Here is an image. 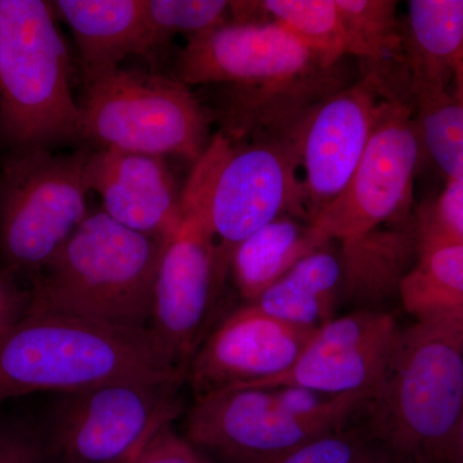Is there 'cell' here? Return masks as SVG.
I'll return each mask as SVG.
<instances>
[{
    "label": "cell",
    "instance_id": "obj_14",
    "mask_svg": "<svg viewBox=\"0 0 463 463\" xmlns=\"http://www.w3.org/2000/svg\"><path fill=\"white\" fill-rule=\"evenodd\" d=\"M383 105L379 88L364 78L323 100L294 128L309 222L349 184Z\"/></svg>",
    "mask_w": 463,
    "mask_h": 463
},
{
    "label": "cell",
    "instance_id": "obj_31",
    "mask_svg": "<svg viewBox=\"0 0 463 463\" xmlns=\"http://www.w3.org/2000/svg\"><path fill=\"white\" fill-rule=\"evenodd\" d=\"M30 300V288H21L8 273H0V337L26 316Z\"/></svg>",
    "mask_w": 463,
    "mask_h": 463
},
{
    "label": "cell",
    "instance_id": "obj_23",
    "mask_svg": "<svg viewBox=\"0 0 463 463\" xmlns=\"http://www.w3.org/2000/svg\"><path fill=\"white\" fill-rule=\"evenodd\" d=\"M399 298L413 317L463 307V243L417 250Z\"/></svg>",
    "mask_w": 463,
    "mask_h": 463
},
{
    "label": "cell",
    "instance_id": "obj_7",
    "mask_svg": "<svg viewBox=\"0 0 463 463\" xmlns=\"http://www.w3.org/2000/svg\"><path fill=\"white\" fill-rule=\"evenodd\" d=\"M373 395H323L307 390L236 388L194 399L188 440L224 463L277 455L364 414Z\"/></svg>",
    "mask_w": 463,
    "mask_h": 463
},
{
    "label": "cell",
    "instance_id": "obj_20",
    "mask_svg": "<svg viewBox=\"0 0 463 463\" xmlns=\"http://www.w3.org/2000/svg\"><path fill=\"white\" fill-rule=\"evenodd\" d=\"M325 245L309 222L281 216L233 250L230 269L234 285L246 303H251L301 259Z\"/></svg>",
    "mask_w": 463,
    "mask_h": 463
},
{
    "label": "cell",
    "instance_id": "obj_27",
    "mask_svg": "<svg viewBox=\"0 0 463 463\" xmlns=\"http://www.w3.org/2000/svg\"><path fill=\"white\" fill-rule=\"evenodd\" d=\"M373 443L365 425L352 422L277 455L230 463H356Z\"/></svg>",
    "mask_w": 463,
    "mask_h": 463
},
{
    "label": "cell",
    "instance_id": "obj_32",
    "mask_svg": "<svg viewBox=\"0 0 463 463\" xmlns=\"http://www.w3.org/2000/svg\"><path fill=\"white\" fill-rule=\"evenodd\" d=\"M356 463H395V461L385 448L373 441Z\"/></svg>",
    "mask_w": 463,
    "mask_h": 463
},
{
    "label": "cell",
    "instance_id": "obj_3",
    "mask_svg": "<svg viewBox=\"0 0 463 463\" xmlns=\"http://www.w3.org/2000/svg\"><path fill=\"white\" fill-rule=\"evenodd\" d=\"M185 380L148 328L58 313H26L0 337V403L33 392H78L115 381Z\"/></svg>",
    "mask_w": 463,
    "mask_h": 463
},
{
    "label": "cell",
    "instance_id": "obj_18",
    "mask_svg": "<svg viewBox=\"0 0 463 463\" xmlns=\"http://www.w3.org/2000/svg\"><path fill=\"white\" fill-rule=\"evenodd\" d=\"M405 36L413 99L448 93L463 99V0H411Z\"/></svg>",
    "mask_w": 463,
    "mask_h": 463
},
{
    "label": "cell",
    "instance_id": "obj_24",
    "mask_svg": "<svg viewBox=\"0 0 463 463\" xmlns=\"http://www.w3.org/2000/svg\"><path fill=\"white\" fill-rule=\"evenodd\" d=\"M263 16L288 30L327 65H340L346 56L343 21L335 0H264Z\"/></svg>",
    "mask_w": 463,
    "mask_h": 463
},
{
    "label": "cell",
    "instance_id": "obj_11",
    "mask_svg": "<svg viewBox=\"0 0 463 463\" xmlns=\"http://www.w3.org/2000/svg\"><path fill=\"white\" fill-rule=\"evenodd\" d=\"M414 100L385 99L364 157L343 194L309 222L326 243L362 239L412 205L422 142Z\"/></svg>",
    "mask_w": 463,
    "mask_h": 463
},
{
    "label": "cell",
    "instance_id": "obj_28",
    "mask_svg": "<svg viewBox=\"0 0 463 463\" xmlns=\"http://www.w3.org/2000/svg\"><path fill=\"white\" fill-rule=\"evenodd\" d=\"M417 250L463 243V182L449 181L420 215Z\"/></svg>",
    "mask_w": 463,
    "mask_h": 463
},
{
    "label": "cell",
    "instance_id": "obj_13",
    "mask_svg": "<svg viewBox=\"0 0 463 463\" xmlns=\"http://www.w3.org/2000/svg\"><path fill=\"white\" fill-rule=\"evenodd\" d=\"M401 326L388 312L358 309L312 335L288 371L248 388L288 386L323 395H373L385 376Z\"/></svg>",
    "mask_w": 463,
    "mask_h": 463
},
{
    "label": "cell",
    "instance_id": "obj_9",
    "mask_svg": "<svg viewBox=\"0 0 463 463\" xmlns=\"http://www.w3.org/2000/svg\"><path fill=\"white\" fill-rule=\"evenodd\" d=\"M50 149L14 152L0 174V255L9 276H39L90 215L85 163Z\"/></svg>",
    "mask_w": 463,
    "mask_h": 463
},
{
    "label": "cell",
    "instance_id": "obj_4",
    "mask_svg": "<svg viewBox=\"0 0 463 463\" xmlns=\"http://www.w3.org/2000/svg\"><path fill=\"white\" fill-rule=\"evenodd\" d=\"M93 213L30 286L27 313H58L127 328H148L164 249Z\"/></svg>",
    "mask_w": 463,
    "mask_h": 463
},
{
    "label": "cell",
    "instance_id": "obj_22",
    "mask_svg": "<svg viewBox=\"0 0 463 463\" xmlns=\"http://www.w3.org/2000/svg\"><path fill=\"white\" fill-rule=\"evenodd\" d=\"M343 298L373 303L398 294L410 272L411 255L417 250L416 231H374L362 239L340 243Z\"/></svg>",
    "mask_w": 463,
    "mask_h": 463
},
{
    "label": "cell",
    "instance_id": "obj_33",
    "mask_svg": "<svg viewBox=\"0 0 463 463\" xmlns=\"http://www.w3.org/2000/svg\"><path fill=\"white\" fill-rule=\"evenodd\" d=\"M453 463H463V410L461 419H459L458 430H457L455 457Z\"/></svg>",
    "mask_w": 463,
    "mask_h": 463
},
{
    "label": "cell",
    "instance_id": "obj_2",
    "mask_svg": "<svg viewBox=\"0 0 463 463\" xmlns=\"http://www.w3.org/2000/svg\"><path fill=\"white\" fill-rule=\"evenodd\" d=\"M463 410V307L401 327L385 376L362 416L395 463H453Z\"/></svg>",
    "mask_w": 463,
    "mask_h": 463
},
{
    "label": "cell",
    "instance_id": "obj_21",
    "mask_svg": "<svg viewBox=\"0 0 463 463\" xmlns=\"http://www.w3.org/2000/svg\"><path fill=\"white\" fill-rule=\"evenodd\" d=\"M345 35L346 54L365 66L364 78L388 97L392 65L407 72L405 36L397 18V2L392 0H335Z\"/></svg>",
    "mask_w": 463,
    "mask_h": 463
},
{
    "label": "cell",
    "instance_id": "obj_8",
    "mask_svg": "<svg viewBox=\"0 0 463 463\" xmlns=\"http://www.w3.org/2000/svg\"><path fill=\"white\" fill-rule=\"evenodd\" d=\"M80 138L100 147L196 163L209 145L205 109L178 78L109 70L85 81Z\"/></svg>",
    "mask_w": 463,
    "mask_h": 463
},
{
    "label": "cell",
    "instance_id": "obj_6",
    "mask_svg": "<svg viewBox=\"0 0 463 463\" xmlns=\"http://www.w3.org/2000/svg\"><path fill=\"white\" fill-rule=\"evenodd\" d=\"M0 136L14 152L80 138L69 53L52 3L0 0Z\"/></svg>",
    "mask_w": 463,
    "mask_h": 463
},
{
    "label": "cell",
    "instance_id": "obj_34",
    "mask_svg": "<svg viewBox=\"0 0 463 463\" xmlns=\"http://www.w3.org/2000/svg\"><path fill=\"white\" fill-rule=\"evenodd\" d=\"M138 455V453H137ZM137 455L127 457V458L121 459V461H118L115 463H133L134 458H136Z\"/></svg>",
    "mask_w": 463,
    "mask_h": 463
},
{
    "label": "cell",
    "instance_id": "obj_16",
    "mask_svg": "<svg viewBox=\"0 0 463 463\" xmlns=\"http://www.w3.org/2000/svg\"><path fill=\"white\" fill-rule=\"evenodd\" d=\"M85 182L128 230L166 242L181 228L183 191L164 157L100 148L88 155Z\"/></svg>",
    "mask_w": 463,
    "mask_h": 463
},
{
    "label": "cell",
    "instance_id": "obj_29",
    "mask_svg": "<svg viewBox=\"0 0 463 463\" xmlns=\"http://www.w3.org/2000/svg\"><path fill=\"white\" fill-rule=\"evenodd\" d=\"M44 435L24 421L0 422V463H52Z\"/></svg>",
    "mask_w": 463,
    "mask_h": 463
},
{
    "label": "cell",
    "instance_id": "obj_1",
    "mask_svg": "<svg viewBox=\"0 0 463 463\" xmlns=\"http://www.w3.org/2000/svg\"><path fill=\"white\" fill-rule=\"evenodd\" d=\"M330 66L272 21L230 23L191 36L176 63L185 85L234 88L223 134L232 139L285 133L345 87Z\"/></svg>",
    "mask_w": 463,
    "mask_h": 463
},
{
    "label": "cell",
    "instance_id": "obj_19",
    "mask_svg": "<svg viewBox=\"0 0 463 463\" xmlns=\"http://www.w3.org/2000/svg\"><path fill=\"white\" fill-rule=\"evenodd\" d=\"M343 285V261L327 243L301 259L257 300L246 304L294 327L317 331L336 317Z\"/></svg>",
    "mask_w": 463,
    "mask_h": 463
},
{
    "label": "cell",
    "instance_id": "obj_5",
    "mask_svg": "<svg viewBox=\"0 0 463 463\" xmlns=\"http://www.w3.org/2000/svg\"><path fill=\"white\" fill-rule=\"evenodd\" d=\"M248 139L216 134L183 190V213L205 223L225 272L233 250L264 225L286 215L309 222L294 129Z\"/></svg>",
    "mask_w": 463,
    "mask_h": 463
},
{
    "label": "cell",
    "instance_id": "obj_30",
    "mask_svg": "<svg viewBox=\"0 0 463 463\" xmlns=\"http://www.w3.org/2000/svg\"><path fill=\"white\" fill-rule=\"evenodd\" d=\"M133 463H212L201 455L199 448L188 439L179 437L169 428V423L158 429Z\"/></svg>",
    "mask_w": 463,
    "mask_h": 463
},
{
    "label": "cell",
    "instance_id": "obj_15",
    "mask_svg": "<svg viewBox=\"0 0 463 463\" xmlns=\"http://www.w3.org/2000/svg\"><path fill=\"white\" fill-rule=\"evenodd\" d=\"M315 332L245 304L212 328L192 359L185 379L194 399L279 376L295 364Z\"/></svg>",
    "mask_w": 463,
    "mask_h": 463
},
{
    "label": "cell",
    "instance_id": "obj_12",
    "mask_svg": "<svg viewBox=\"0 0 463 463\" xmlns=\"http://www.w3.org/2000/svg\"><path fill=\"white\" fill-rule=\"evenodd\" d=\"M225 273L205 223L184 213L181 228L164 243L149 330L185 374L212 331Z\"/></svg>",
    "mask_w": 463,
    "mask_h": 463
},
{
    "label": "cell",
    "instance_id": "obj_17",
    "mask_svg": "<svg viewBox=\"0 0 463 463\" xmlns=\"http://www.w3.org/2000/svg\"><path fill=\"white\" fill-rule=\"evenodd\" d=\"M147 0H57L54 14L70 26L84 81L118 69L128 56L151 57L160 45L147 18Z\"/></svg>",
    "mask_w": 463,
    "mask_h": 463
},
{
    "label": "cell",
    "instance_id": "obj_26",
    "mask_svg": "<svg viewBox=\"0 0 463 463\" xmlns=\"http://www.w3.org/2000/svg\"><path fill=\"white\" fill-rule=\"evenodd\" d=\"M146 9L158 45L178 33L210 32L230 23L231 16V2L225 0H147Z\"/></svg>",
    "mask_w": 463,
    "mask_h": 463
},
{
    "label": "cell",
    "instance_id": "obj_10",
    "mask_svg": "<svg viewBox=\"0 0 463 463\" xmlns=\"http://www.w3.org/2000/svg\"><path fill=\"white\" fill-rule=\"evenodd\" d=\"M182 380L115 381L58 394L43 432L58 463H115L141 452L178 410Z\"/></svg>",
    "mask_w": 463,
    "mask_h": 463
},
{
    "label": "cell",
    "instance_id": "obj_25",
    "mask_svg": "<svg viewBox=\"0 0 463 463\" xmlns=\"http://www.w3.org/2000/svg\"><path fill=\"white\" fill-rule=\"evenodd\" d=\"M414 105L423 147L449 181L463 182V99L420 93Z\"/></svg>",
    "mask_w": 463,
    "mask_h": 463
}]
</instances>
